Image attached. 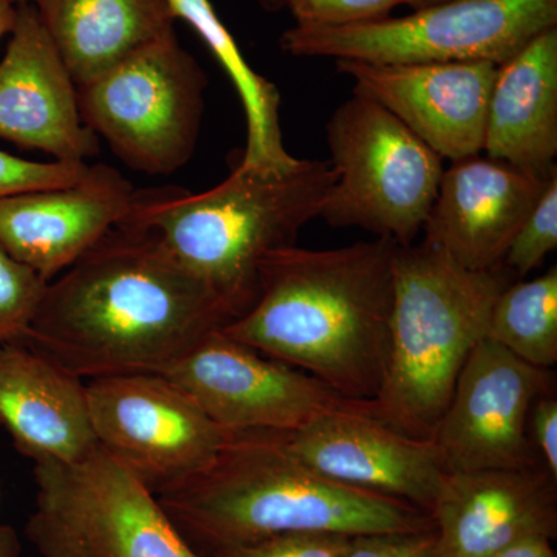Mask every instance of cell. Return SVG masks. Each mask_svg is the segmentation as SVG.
<instances>
[{"label":"cell","mask_w":557,"mask_h":557,"mask_svg":"<svg viewBox=\"0 0 557 557\" xmlns=\"http://www.w3.org/2000/svg\"><path fill=\"white\" fill-rule=\"evenodd\" d=\"M17 5L11 0H0V40L11 35L16 24Z\"/></svg>","instance_id":"obj_33"},{"label":"cell","mask_w":557,"mask_h":557,"mask_svg":"<svg viewBox=\"0 0 557 557\" xmlns=\"http://www.w3.org/2000/svg\"><path fill=\"white\" fill-rule=\"evenodd\" d=\"M21 541L16 531L9 525H0V557H20Z\"/></svg>","instance_id":"obj_32"},{"label":"cell","mask_w":557,"mask_h":557,"mask_svg":"<svg viewBox=\"0 0 557 557\" xmlns=\"http://www.w3.org/2000/svg\"><path fill=\"white\" fill-rule=\"evenodd\" d=\"M557 248V175L548 183L533 211L527 215L505 255L512 276L525 277Z\"/></svg>","instance_id":"obj_25"},{"label":"cell","mask_w":557,"mask_h":557,"mask_svg":"<svg viewBox=\"0 0 557 557\" xmlns=\"http://www.w3.org/2000/svg\"><path fill=\"white\" fill-rule=\"evenodd\" d=\"M548 392H555L549 369L528 364L494 341H480L432 437L446 474L544 465L531 442L530 416Z\"/></svg>","instance_id":"obj_12"},{"label":"cell","mask_w":557,"mask_h":557,"mask_svg":"<svg viewBox=\"0 0 557 557\" xmlns=\"http://www.w3.org/2000/svg\"><path fill=\"white\" fill-rule=\"evenodd\" d=\"M137 189L109 164L75 185L0 200V244L47 282L64 273L129 215Z\"/></svg>","instance_id":"obj_16"},{"label":"cell","mask_w":557,"mask_h":557,"mask_svg":"<svg viewBox=\"0 0 557 557\" xmlns=\"http://www.w3.org/2000/svg\"><path fill=\"white\" fill-rule=\"evenodd\" d=\"M552 178L527 174L490 157L454 161L443 171L423 240L465 269H498Z\"/></svg>","instance_id":"obj_18"},{"label":"cell","mask_w":557,"mask_h":557,"mask_svg":"<svg viewBox=\"0 0 557 557\" xmlns=\"http://www.w3.org/2000/svg\"><path fill=\"white\" fill-rule=\"evenodd\" d=\"M168 3L175 21H185L196 30L236 87L247 120V145L240 166L281 170L295 163L282 138L281 94L276 84L251 69L209 0H168Z\"/></svg>","instance_id":"obj_22"},{"label":"cell","mask_w":557,"mask_h":557,"mask_svg":"<svg viewBox=\"0 0 557 557\" xmlns=\"http://www.w3.org/2000/svg\"><path fill=\"white\" fill-rule=\"evenodd\" d=\"M486 338L534 368L557 362V269L511 282L491 310Z\"/></svg>","instance_id":"obj_23"},{"label":"cell","mask_w":557,"mask_h":557,"mask_svg":"<svg viewBox=\"0 0 557 557\" xmlns=\"http://www.w3.org/2000/svg\"><path fill=\"white\" fill-rule=\"evenodd\" d=\"M282 437L293 456L324 478L428 516L445 482L434 442L401 434L380 420L375 408L324 413Z\"/></svg>","instance_id":"obj_13"},{"label":"cell","mask_w":557,"mask_h":557,"mask_svg":"<svg viewBox=\"0 0 557 557\" xmlns=\"http://www.w3.org/2000/svg\"><path fill=\"white\" fill-rule=\"evenodd\" d=\"M336 180L321 215L335 228H361L416 244L437 197L443 159L379 102L355 94L325 124Z\"/></svg>","instance_id":"obj_6"},{"label":"cell","mask_w":557,"mask_h":557,"mask_svg":"<svg viewBox=\"0 0 557 557\" xmlns=\"http://www.w3.org/2000/svg\"><path fill=\"white\" fill-rule=\"evenodd\" d=\"M11 2L22 5V3H33V0H11Z\"/></svg>","instance_id":"obj_36"},{"label":"cell","mask_w":557,"mask_h":557,"mask_svg":"<svg viewBox=\"0 0 557 557\" xmlns=\"http://www.w3.org/2000/svg\"><path fill=\"white\" fill-rule=\"evenodd\" d=\"M397 247L376 237L271 251L259 267L255 302L220 333L343 397L373 403L386 375Z\"/></svg>","instance_id":"obj_2"},{"label":"cell","mask_w":557,"mask_h":557,"mask_svg":"<svg viewBox=\"0 0 557 557\" xmlns=\"http://www.w3.org/2000/svg\"><path fill=\"white\" fill-rule=\"evenodd\" d=\"M491 557H556L552 541L545 537L528 539Z\"/></svg>","instance_id":"obj_31"},{"label":"cell","mask_w":557,"mask_h":557,"mask_svg":"<svg viewBox=\"0 0 557 557\" xmlns=\"http://www.w3.org/2000/svg\"><path fill=\"white\" fill-rule=\"evenodd\" d=\"M10 36L0 61V138L86 163L100 152V138L81 119L78 86L33 3L17 5Z\"/></svg>","instance_id":"obj_15"},{"label":"cell","mask_w":557,"mask_h":557,"mask_svg":"<svg viewBox=\"0 0 557 557\" xmlns=\"http://www.w3.org/2000/svg\"><path fill=\"white\" fill-rule=\"evenodd\" d=\"M27 534L44 557H203L156 493L97 446L75 463H35Z\"/></svg>","instance_id":"obj_7"},{"label":"cell","mask_w":557,"mask_h":557,"mask_svg":"<svg viewBox=\"0 0 557 557\" xmlns=\"http://www.w3.org/2000/svg\"><path fill=\"white\" fill-rule=\"evenodd\" d=\"M449 2V0H406V5L410 9L420 10L426 9V7L437 5V3Z\"/></svg>","instance_id":"obj_35"},{"label":"cell","mask_w":557,"mask_h":557,"mask_svg":"<svg viewBox=\"0 0 557 557\" xmlns=\"http://www.w3.org/2000/svg\"><path fill=\"white\" fill-rule=\"evenodd\" d=\"M556 27L557 0H449L406 16L348 27L293 25L278 44L296 58L370 64L500 65Z\"/></svg>","instance_id":"obj_8"},{"label":"cell","mask_w":557,"mask_h":557,"mask_svg":"<svg viewBox=\"0 0 557 557\" xmlns=\"http://www.w3.org/2000/svg\"><path fill=\"white\" fill-rule=\"evenodd\" d=\"M0 426L35 463H75L98 446L86 381L21 341L0 346Z\"/></svg>","instance_id":"obj_19"},{"label":"cell","mask_w":557,"mask_h":557,"mask_svg":"<svg viewBox=\"0 0 557 557\" xmlns=\"http://www.w3.org/2000/svg\"><path fill=\"white\" fill-rule=\"evenodd\" d=\"M230 321L152 230L124 220L49 282L21 343L89 381L161 373Z\"/></svg>","instance_id":"obj_1"},{"label":"cell","mask_w":557,"mask_h":557,"mask_svg":"<svg viewBox=\"0 0 557 557\" xmlns=\"http://www.w3.org/2000/svg\"><path fill=\"white\" fill-rule=\"evenodd\" d=\"M504 265L472 271L442 249L398 245L386 375L375 413L401 434L432 440L465 362L486 338L491 310L512 282Z\"/></svg>","instance_id":"obj_5"},{"label":"cell","mask_w":557,"mask_h":557,"mask_svg":"<svg viewBox=\"0 0 557 557\" xmlns=\"http://www.w3.org/2000/svg\"><path fill=\"white\" fill-rule=\"evenodd\" d=\"M226 431L293 432L336 410L375 408L354 401L302 370L263 357L220 330L159 373Z\"/></svg>","instance_id":"obj_11"},{"label":"cell","mask_w":557,"mask_h":557,"mask_svg":"<svg viewBox=\"0 0 557 557\" xmlns=\"http://www.w3.org/2000/svg\"><path fill=\"white\" fill-rule=\"evenodd\" d=\"M530 435L544 467L557 479V399L555 392L542 395L531 409Z\"/></svg>","instance_id":"obj_30"},{"label":"cell","mask_w":557,"mask_h":557,"mask_svg":"<svg viewBox=\"0 0 557 557\" xmlns=\"http://www.w3.org/2000/svg\"><path fill=\"white\" fill-rule=\"evenodd\" d=\"M406 0H287L295 25L302 27H348L386 20Z\"/></svg>","instance_id":"obj_27"},{"label":"cell","mask_w":557,"mask_h":557,"mask_svg":"<svg viewBox=\"0 0 557 557\" xmlns=\"http://www.w3.org/2000/svg\"><path fill=\"white\" fill-rule=\"evenodd\" d=\"M49 282L0 244V346L17 343L30 329Z\"/></svg>","instance_id":"obj_24"},{"label":"cell","mask_w":557,"mask_h":557,"mask_svg":"<svg viewBox=\"0 0 557 557\" xmlns=\"http://www.w3.org/2000/svg\"><path fill=\"white\" fill-rule=\"evenodd\" d=\"M156 496L189 544L209 552L281 534L434 528L420 509L313 471L289 453L282 432H231L207 467Z\"/></svg>","instance_id":"obj_3"},{"label":"cell","mask_w":557,"mask_h":557,"mask_svg":"<svg viewBox=\"0 0 557 557\" xmlns=\"http://www.w3.org/2000/svg\"><path fill=\"white\" fill-rule=\"evenodd\" d=\"M335 180L332 164L321 160L296 159L281 170L237 163L207 193L137 189L124 220L152 230L236 319L258 296L262 260L296 244L321 215Z\"/></svg>","instance_id":"obj_4"},{"label":"cell","mask_w":557,"mask_h":557,"mask_svg":"<svg viewBox=\"0 0 557 557\" xmlns=\"http://www.w3.org/2000/svg\"><path fill=\"white\" fill-rule=\"evenodd\" d=\"M483 150L536 177L557 174V27L497 65Z\"/></svg>","instance_id":"obj_20"},{"label":"cell","mask_w":557,"mask_h":557,"mask_svg":"<svg viewBox=\"0 0 557 557\" xmlns=\"http://www.w3.org/2000/svg\"><path fill=\"white\" fill-rule=\"evenodd\" d=\"M260 9L269 11V13H277V11L285 10L287 0H256Z\"/></svg>","instance_id":"obj_34"},{"label":"cell","mask_w":557,"mask_h":557,"mask_svg":"<svg viewBox=\"0 0 557 557\" xmlns=\"http://www.w3.org/2000/svg\"><path fill=\"white\" fill-rule=\"evenodd\" d=\"M89 171L84 161H32L0 149V200L30 190L75 185Z\"/></svg>","instance_id":"obj_26"},{"label":"cell","mask_w":557,"mask_h":557,"mask_svg":"<svg viewBox=\"0 0 557 557\" xmlns=\"http://www.w3.org/2000/svg\"><path fill=\"white\" fill-rule=\"evenodd\" d=\"M98 446L157 493L207 467L231 432L159 373L86 381Z\"/></svg>","instance_id":"obj_10"},{"label":"cell","mask_w":557,"mask_h":557,"mask_svg":"<svg viewBox=\"0 0 557 557\" xmlns=\"http://www.w3.org/2000/svg\"><path fill=\"white\" fill-rule=\"evenodd\" d=\"M557 479L544 465L446 474L431 511L438 557H491L557 534Z\"/></svg>","instance_id":"obj_17"},{"label":"cell","mask_w":557,"mask_h":557,"mask_svg":"<svg viewBox=\"0 0 557 557\" xmlns=\"http://www.w3.org/2000/svg\"><path fill=\"white\" fill-rule=\"evenodd\" d=\"M344 557H438L434 528L355 536Z\"/></svg>","instance_id":"obj_29"},{"label":"cell","mask_w":557,"mask_h":557,"mask_svg":"<svg viewBox=\"0 0 557 557\" xmlns=\"http://www.w3.org/2000/svg\"><path fill=\"white\" fill-rule=\"evenodd\" d=\"M350 536L329 533L281 534L211 552L214 557H344Z\"/></svg>","instance_id":"obj_28"},{"label":"cell","mask_w":557,"mask_h":557,"mask_svg":"<svg viewBox=\"0 0 557 557\" xmlns=\"http://www.w3.org/2000/svg\"><path fill=\"white\" fill-rule=\"evenodd\" d=\"M336 67L354 81L355 94L383 106L443 160L482 152L496 64L336 61Z\"/></svg>","instance_id":"obj_14"},{"label":"cell","mask_w":557,"mask_h":557,"mask_svg":"<svg viewBox=\"0 0 557 557\" xmlns=\"http://www.w3.org/2000/svg\"><path fill=\"white\" fill-rule=\"evenodd\" d=\"M33 7L78 87L175 30L168 0H33Z\"/></svg>","instance_id":"obj_21"},{"label":"cell","mask_w":557,"mask_h":557,"mask_svg":"<svg viewBox=\"0 0 557 557\" xmlns=\"http://www.w3.org/2000/svg\"><path fill=\"white\" fill-rule=\"evenodd\" d=\"M207 87L174 30L79 86L81 119L131 170L171 175L196 152Z\"/></svg>","instance_id":"obj_9"}]
</instances>
